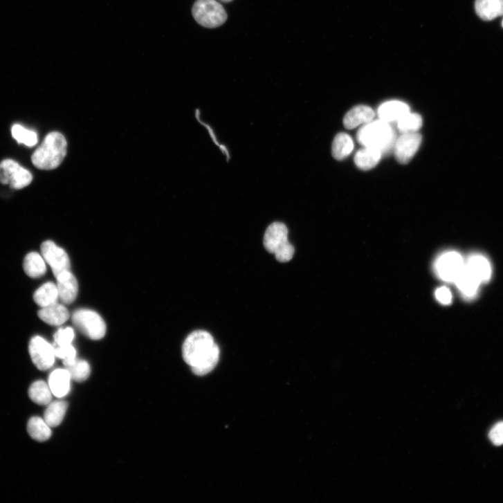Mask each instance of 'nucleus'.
Instances as JSON below:
<instances>
[{
  "label": "nucleus",
  "mask_w": 503,
  "mask_h": 503,
  "mask_svg": "<svg viewBox=\"0 0 503 503\" xmlns=\"http://www.w3.org/2000/svg\"><path fill=\"white\" fill-rule=\"evenodd\" d=\"M423 120L418 113L409 112L397 121V127L400 132L414 133L421 128Z\"/></svg>",
  "instance_id": "27"
},
{
  "label": "nucleus",
  "mask_w": 503,
  "mask_h": 503,
  "mask_svg": "<svg viewBox=\"0 0 503 503\" xmlns=\"http://www.w3.org/2000/svg\"><path fill=\"white\" fill-rule=\"evenodd\" d=\"M66 369L68 371L71 380L78 383L86 381L89 378L91 372L90 365L86 361L79 360V359H77L73 365Z\"/></svg>",
  "instance_id": "29"
},
{
  "label": "nucleus",
  "mask_w": 503,
  "mask_h": 503,
  "mask_svg": "<svg viewBox=\"0 0 503 503\" xmlns=\"http://www.w3.org/2000/svg\"><path fill=\"white\" fill-rule=\"evenodd\" d=\"M71 381L70 374L66 369L53 371L48 378V385L53 394L57 398L66 396L70 391Z\"/></svg>",
  "instance_id": "15"
},
{
  "label": "nucleus",
  "mask_w": 503,
  "mask_h": 503,
  "mask_svg": "<svg viewBox=\"0 0 503 503\" xmlns=\"http://www.w3.org/2000/svg\"><path fill=\"white\" fill-rule=\"evenodd\" d=\"M41 251L55 277L64 271H70L71 263L68 255L54 242L51 241L44 242L41 246Z\"/></svg>",
  "instance_id": "11"
},
{
  "label": "nucleus",
  "mask_w": 503,
  "mask_h": 503,
  "mask_svg": "<svg viewBox=\"0 0 503 503\" xmlns=\"http://www.w3.org/2000/svg\"><path fill=\"white\" fill-rule=\"evenodd\" d=\"M29 352L39 370L46 371L53 366L56 358L53 346L42 337L37 336L30 340Z\"/></svg>",
  "instance_id": "8"
},
{
  "label": "nucleus",
  "mask_w": 503,
  "mask_h": 503,
  "mask_svg": "<svg viewBox=\"0 0 503 503\" xmlns=\"http://www.w3.org/2000/svg\"><path fill=\"white\" fill-rule=\"evenodd\" d=\"M182 353L193 374L199 376L210 373L217 366L220 358L219 345L210 333L202 330L193 331L186 338Z\"/></svg>",
  "instance_id": "1"
},
{
  "label": "nucleus",
  "mask_w": 503,
  "mask_h": 503,
  "mask_svg": "<svg viewBox=\"0 0 503 503\" xmlns=\"http://www.w3.org/2000/svg\"><path fill=\"white\" fill-rule=\"evenodd\" d=\"M382 156L381 152L376 149L365 147L356 152L354 163L358 169L368 171L379 163Z\"/></svg>",
  "instance_id": "20"
},
{
  "label": "nucleus",
  "mask_w": 503,
  "mask_h": 503,
  "mask_svg": "<svg viewBox=\"0 0 503 503\" xmlns=\"http://www.w3.org/2000/svg\"><path fill=\"white\" fill-rule=\"evenodd\" d=\"M488 438L495 446L503 445V421H499L491 429Z\"/></svg>",
  "instance_id": "32"
},
{
  "label": "nucleus",
  "mask_w": 503,
  "mask_h": 503,
  "mask_svg": "<svg viewBox=\"0 0 503 503\" xmlns=\"http://www.w3.org/2000/svg\"><path fill=\"white\" fill-rule=\"evenodd\" d=\"M475 10L484 21H492L503 16V0H476Z\"/></svg>",
  "instance_id": "18"
},
{
  "label": "nucleus",
  "mask_w": 503,
  "mask_h": 503,
  "mask_svg": "<svg viewBox=\"0 0 503 503\" xmlns=\"http://www.w3.org/2000/svg\"><path fill=\"white\" fill-rule=\"evenodd\" d=\"M75 333L73 328L59 329L54 335V343L57 345H66L73 343Z\"/></svg>",
  "instance_id": "31"
},
{
  "label": "nucleus",
  "mask_w": 503,
  "mask_h": 503,
  "mask_svg": "<svg viewBox=\"0 0 503 503\" xmlns=\"http://www.w3.org/2000/svg\"><path fill=\"white\" fill-rule=\"evenodd\" d=\"M39 318L45 323L51 326H60L65 323L69 318L67 309L62 304L55 303L38 312Z\"/></svg>",
  "instance_id": "16"
},
{
  "label": "nucleus",
  "mask_w": 503,
  "mask_h": 503,
  "mask_svg": "<svg viewBox=\"0 0 503 503\" xmlns=\"http://www.w3.org/2000/svg\"><path fill=\"white\" fill-rule=\"evenodd\" d=\"M461 295L467 299L474 298L481 282L465 267L455 282Z\"/></svg>",
  "instance_id": "19"
},
{
  "label": "nucleus",
  "mask_w": 503,
  "mask_h": 503,
  "mask_svg": "<svg viewBox=\"0 0 503 503\" xmlns=\"http://www.w3.org/2000/svg\"><path fill=\"white\" fill-rule=\"evenodd\" d=\"M221 1L226 3H229L232 2L233 0H221Z\"/></svg>",
  "instance_id": "34"
},
{
  "label": "nucleus",
  "mask_w": 503,
  "mask_h": 503,
  "mask_svg": "<svg viewBox=\"0 0 503 503\" xmlns=\"http://www.w3.org/2000/svg\"><path fill=\"white\" fill-rule=\"evenodd\" d=\"M33 299L41 308L57 303L59 294L57 284L52 282L42 284L35 293Z\"/></svg>",
  "instance_id": "21"
},
{
  "label": "nucleus",
  "mask_w": 503,
  "mask_h": 503,
  "mask_svg": "<svg viewBox=\"0 0 503 503\" xmlns=\"http://www.w3.org/2000/svg\"><path fill=\"white\" fill-rule=\"evenodd\" d=\"M354 149V142L351 136L346 133L337 134L332 143V156L341 161L347 158Z\"/></svg>",
  "instance_id": "23"
},
{
  "label": "nucleus",
  "mask_w": 503,
  "mask_h": 503,
  "mask_svg": "<svg viewBox=\"0 0 503 503\" xmlns=\"http://www.w3.org/2000/svg\"><path fill=\"white\" fill-rule=\"evenodd\" d=\"M55 356L62 359L64 365L66 367L73 365L77 360V351L71 344L66 345H57L53 344Z\"/></svg>",
  "instance_id": "30"
},
{
  "label": "nucleus",
  "mask_w": 503,
  "mask_h": 503,
  "mask_svg": "<svg viewBox=\"0 0 503 503\" xmlns=\"http://www.w3.org/2000/svg\"><path fill=\"white\" fill-rule=\"evenodd\" d=\"M73 322L77 329L91 340L102 339L107 332L106 323L95 311L80 309L73 315Z\"/></svg>",
  "instance_id": "6"
},
{
  "label": "nucleus",
  "mask_w": 503,
  "mask_h": 503,
  "mask_svg": "<svg viewBox=\"0 0 503 503\" xmlns=\"http://www.w3.org/2000/svg\"><path fill=\"white\" fill-rule=\"evenodd\" d=\"M31 173L13 160H6L0 163V182L12 188L21 190L33 181Z\"/></svg>",
  "instance_id": "7"
},
{
  "label": "nucleus",
  "mask_w": 503,
  "mask_h": 503,
  "mask_svg": "<svg viewBox=\"0 0 503 503\" xmlns=\"http://www.w3.org/2000/svg\"><path fill=\"white\" fill-rule=\"evenodd\" d=\"M421 141L422 136L418 132L402 134L394 148L396 161L402 165L408 164L419 150Z\"/></svg>",
  "instance_id": "10"
},
{
  "label": "nucleus",
  "mask_w": 503,
  "mask_h": 503,
  "mask_svg": "<svg viewBox=\"0 0 503 503\" xmlns=\"http://www.w3.org/2000/svg\"><path fill=\"white\" fill-rule=\"evenodd\" d=\"M53 395L48 384L42 381L35 382L29 389L30 399L39 405H48L52 401Z\"/></svg>",
  "instance_id": "26"
},
{
  "label": "nucleus",
  "mask_w": 503,
  "mask_h": 503,
  "mask_svg": "<svg viewBox=\"0 0 503 503\" xmlns=\"http://www.w3.org/2000/svg\"><path fill=\"white\" fill-rule=\"evenodd\" d=\"M376 113L369 107L356 106L349 111L343 118V125L347 129H352L363 124L372 122Z\"/></svg>",
  "instance_id": "14"
},
{
  "label": "nucleus",
  "mask_w": 503,
  "mask_h": 503,
  "mask_svg": "<svg viewBox=\"0 0 503 503\" xmlns=\"http://www.w3.org/2000/svg\"><path fill=\"white\" fill-rule=\"evenodd\" d=\"M465 265L462 256L455 251L447 252L441 255L435 263L437 275L443 280L455 282Z\"/></svg>",
  "instance_id": "9"
},
{
  "label": "nucleus",
  "mask_w": 503,
  "mask_h": 503,
  "mask_svg": "<svg viewBox=\"0 0 503 503\" xmlns=\"http://www.w3.org/2000/svg\"><path fill=\"white\" fill-rule=\"evenodd\" d=\"M43 256L36 252L28 254L24 261V269L32 278H39L46 273V264Z\"/></svg>",
  "instance_id": "22"
},
{
  "label": "nucleus",
  "mask_w": 503,
  "mask_h": 503,
  "mask_svg": "<svg viewBox=\"0 0 503 503\" xmlns=\"http://www.w3.org/2000/svg\"><path fill=\"white\" fill-rule=\"evenodd\" d=\"M66 138L61 133H49L33 154L32 162L39 170H55L64 161L66 155Z\"/></svg>",
  "instance_id": "3"
},
{
  "label": "nucleus",
  "mask_w": 503,
  "mask_h": 503,
  "mask_svg": "<svg viewBox=\"0 0 503 503\" xmlns=\"http://www.w3.org/2000/svg\"><path fill=\"white\" fill-rule=\"evenodd\" d=\"M502 28H503V20H502Z\"/></svg>",
  "instance_id": "35"
},
{
  "label": "nucleus",
  "mask_w": 503,
  "mask_h": 503,
  "mask_svg": "<svg viewBox=\"0 0 503 503\" xmlns=\"http://www.w3.org/2000/svg\"><path fill=\"white\" fill-rule=\"evenodd\" d=\"M465 267L481 282H487L491 277V266L488 259L480 254L470 256Z\"/></svg>",
  "instance_id": "13"
},
{
  "label": "nucleus",
  "mask_w": 503,
  "mask_h": 503,
  "mask_svg": "<svg viewBox=\"0 0 503 503\" xmlns=\"http://www.w3.org/2000/svg\"><path fill=\"white\" fill-rule=\"evenodd\" d=\"M436 298L439 302L444 305L450 304L452 300V294L446 286L441 287L437 291Z\"/></svg>",
  "instance_id": "33"
},
{
  "label": "nucleus",
  "mask_w": 503,
  "mask_h": 503,
  "mask_svg": "<svg viewBox=\"0 0 503 503\" xmlns=\"http://www.w3.org/2000/svg\"><path fill=\"white\" fill-rule=\"evenodd\" d=\"M12 134L19 143H24L28 147L35 146L38 142L37 134L35 131L27 129L18 124L12 127Z\"/></svg>",
  "instance_id": "28"
},
{
  "label": "nucleus",
  "mask_w": 503,
  "mask_h": 503,
  "mask_svg": "<svg viewBox=\"0 0 503 503\" xmlns=\"http://www.w3.org/2000/svg\"><path fill=\"white\" fill-rule=\"evenodd\" d=\"M264 246L282 263L290 262L295 251L289 241V229L282 223H274L268 226L264 237Z\"/></svg>",
  "instance_id": "4"
},
{
  "label": "nucleus",
  "mask_w": 503,
  "mask_h": 503,
  "mask_svg": "<svg viewBox=\"0 0 503 503\" xmlns=\"http://www.w3.org/2000/svg\"><path fill=\"white\" fill-rule=\"evenodd\" d=\"M409 112V106L399 101L385 102L378 110L380 119L389 123L397 122Z\"/></svg>",
  "instance_id": "17"
},
{
  "label": "nucleus",
  "mask_w": 503,
  "mask_h": 503,
  "mask_svg": "<svg viewBox=\"0 0 503 503\" xmlns=\"http://www.w3.org/2000/svg\"><path fill=\"white\" fill-rule=\"evenodd\" d=\"M51 428L44 419L33 417L28 421V432L33 439L38 442H44L52 435Z\"/></svg>",
  "instance_id": "24"
},
{
  "label": "nucleus",
  "mask_w": 503,
  "mask_h": 503,
  "mask_svg": "<svg viewBox=\"0 0 503 503\" xmlns=\"http://www.w3.org/2000/svg\"><path fill=\"white\" fill-rule=\"evenodd\" d=\"M192 15L199 25L207 28H219L228 19L226 10L217 0H196Z\"/></svg>",
  "instance_id": "5"
},
{
  "label": "nucleus",
  "mask_w": 503,
  "mask_h": 503,
  "mask_svg": "<svg viewBox=\"0 0 503 503\" xmlns=\"http://www.w3.org/2000/svg\"><path fill=\"white\" fill-rule=\"evenodd\" d=\"M356 138L365 147L376 149L383 155L394 150L397 139L390 123L381 119L366 124L358 130Z\"/></svg>",
  "instance_id": "2"
},
{
  "label": "nucleus",
  "mask_w": 503,
  "mask_h": 503,
  "mask_svg": "<svg viewBox=\"0 0 503 503\" xmlns=\"http://www.w3.org/2000/svg\"><path fill=\"white\" fill-rule=\"evenodd\" d=\"M67 408L68 404L64 401L58 400L51 402L44 412L45 421L51 428L58 426L64 419Z\"/></svg>",
  "instance_id": "25"
},
{
  "label": "nucleus",
  "mask_w": 503,
  "mask_h": 503,
  "mask_svg": "<svg viewBox=\"0 0 503 503\" xmlns=\"http://www.w3.org/2000/svg\"><path fill=\"white\" fill-rule=\"evenodd\" d=\"M55 278L59 298L62 302L64 304L75 302L79 293V284L76 277L70 271H66Z\"/></svg>",
  "instance_id": "12"
}]
</instances>
